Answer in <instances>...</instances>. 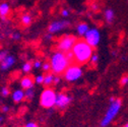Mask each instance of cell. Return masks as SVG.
I'll return each instance as SVG.
<instances>
[{
    "mask_svg": "<svg viewBox=\"0 0 128 127\" xmlns=\"http://www.w3.org/2000/svg\"><path fill=\"white\" fill-rule=\"evenodd\" d=\"M2 121H3V117H2V116H0V123H1Z\"/></svg>",
    "mask_w": 128,
    "mask_h": 127,
    "instance_id": "33",
    "label": "cell"
},
{
    "mask_svg": "<svg viewBox=\"0 0 128 127\" xmlns=\"http://www.w3.org/2000/svg\"><path fill=\"white\" fill-rule=\"evenodd\" d=\"M84 40L90 44L92 48H97L98 45L100 44L101 42V33H100V30L98 28H92L88 30V32L84 35Z\"/></svg>",
    "mask_w": 128,
    "mask_h": 127,
    "instance_id": "7",
    "label": "cell"
},
{
    "mask_svg": "<svg viewBox=\"0 0 128 127\" xmlns=\"http://www.w3.org/2000/svg\"><path fill=\"white\" fill-rule=\"evenodd\" d=\"M34 84H35V79L33 78V76H30L28 74H26L20 79V86H22V90L33 88H34Z\"/></svg>",
    "mask_w": 128,
    "mask_h": 127,
    "instance_id": "11",
    "label": "cell"
},
{
    "mask_svg": "<svg viewBox=\"0 0 128 127\" xmlns=\"http://www.w3.org/2000/svg\"><path fill=\"white\" fill-rule=\"evenodd\" d=\"M11 97H12V101L14 103H20V102H22L26 99L24 92L22 90H15L12 92V96Z\"/></svg>",
    "mask_w": 128,
    "mask_h": 127,
    "instance_id": "14",
    "label": "cell"
},
{
    "mask_svg": "<svg viewBox=\"0 0 128 127\" xmlns=\"http://www.w3.org/2000/svg\"><path fill=\"white\" fill-rule=\"evenodd\" d=\"M77 40H78L77 37L73 35H64L57 42V50L62 51L64 53L71 51Z\"/></svg>",
    "mask_w": 128,
    "mask_h": 127,
    "instance_id": "6",
    "label": "cell"
},
{
    "mask_svg": "<svg viewBox=\"0 0 128 127\" xmlns=\"http://www.w3.org/2000/svg\"><path fill=\"white\" fill-rule=\"evenodd\" d=\"M69 26H70V22L69 20H54V22H52L49 24V26H48V33L51 34V35L57 34V33H59V32L67 28Z\"/></svg>",
    "mask_w": 128,
    "mask_h": 127,
    "instance_id": "8",
    "label": "cell"
},
{
    "mask_svg": "<svg viewBox=\"0 0 128 127\" xmlns=\"http://www.w3.org/2000/svg\"><path fill=\"white\" fill-rule=\"evenodd\" d=\"M71 97L66 92H59L57 94L56 98V103H55V107H57L59 110H64L66 109L69 104L71 103Z\"/></svg>",
    "mask_w": 128,
    "mask_h": 127,
    "instance_id": "9",
    "label": "cell"
},
{
    "mask_svg": "<svg viewBox=\"0 0 128 127\" xmlns=\"http://www.w3.org/2000/svg\"><path fill=\"white\" fill-rule=\"evenodd\" d=\"M71 51L73 53V63L78 65H84L88 63L94 55V48L84 39H78Z\"/></svg>",
    "mask_w": 128,
    "mask_h": 127,
    "instance_id": "1",
    "label": "cell"
},
{
    "mask_svg": "<svg viewBox=\"0 0 128 127\" xmlns=\"http://www.w3.org/2000/svg\"><path fill=\"white\" fill-rule=\"evenodd\" d=\"M104 15H105V20L109 24H111L112 22H114V20H115V12H114V10L112 8H107L105 10Z\"/></svg>",
    "mask_w": 128,
    "mask_h": 127,
    "instance_id": "16",
    "label": "cell"
},
{
    "mask_svg": "<svg viewBox=\"0 0 128 127\" xmlns=\"http://www.w3.org/2000/svg\"><path fill=\"white\" fill-rule=\"evenodd\" d=\"M44 78H45V75L43 74H39L35 77V84H44Z\"/></svg>",
    "mask_w": 128,
    "mask_h": 127,
    "instance_id": "21",
    "label": "cell"
},
{
    "mask_svg": "<svg viewBox=\"0 0 128 127\" xmlns=\"http://www.w3.org/2000/svg\"><path fill=\"white\" fill-rule=\"evenodd\" d=\"M50 63H51V71L55 75H63V73L65 72V70L71 64V61L67 57L66 53L57 50L52 53L50 57Z\"/></svg>",
    "mask_w": 128,
    "mask_h": 127,
    "instance_id": "2",
    "label": "cell"
},
{
    "mask_svg": "<svg viewBox=\"0 0 128 127\" xmlns=\"http://www.w3.org/2000/svg\"><path fill=\"white\" fill-rule=\"evenodd\" d=\"M24 127H39V126H38V124H37L36 122H33V121H30V122L26 123Z\"/></svg>",
    "mask_w": 128,
    "mask_h": 127,
    "instance_id": "28",
    "label": "cell"
},
{
    "mask_svg": "<svg viewBox=\"0 0 128 127\" xmlns=\"http://www.w3.org/2000/svg\"><path fill=\"white\" fill-rule=\"evenodd\" d=\"M56 98H57V94L55 92V90L51 86L46 88L40 96V105L41 107L45 108V109H52L53 107H55V103H56Z\"/></svg>",
    "mask_w": 128,
    "mask_h": 127,
    "instance_id": "4",
    "label": "cell"
},
{
    "mask_svg": "<svg viewBox=\"0 0 128 127\" xmlns=\"http://www.w3.org/2000/svg\"><path fill=\"white\" fill-rule=\"evenodd\" d=\"M123 127H128V122H127V123H126V124H125Z\"/></svg>",
    "mask_w": 128,
    "mask_h": 127,
    "instance_id": "34",
    "label": "cell"
},
{
    "mask_svg": "<svg viewBox=\"0 0 128 127\" xmlns=\"http://www.w3.org/2000/svg\"><path fill=\"white\" fill-rule=\"evenodd\" d=\"M9 94H10V90H9V88H8L7 86H3V88H1V96H2V97L6 98V97L9 96Z\"/></svg>",
    "mask_w": 128,
    "mask_h": 127,
    "instance_id": "23",
    "label": "cell"
},
{
    "mask_svg": "<svg viewBox=\"0 0 128 127\" xmlns=\"http://www.w3.org/2000/svg\"><path fill=\"white\" fill-rule=\"evenodd\" d=\"M33 63L30 62V61H26L24 63V65H22V72L24 73H30L32 71V69H33Z\"/></svg>",
    "mask_w": 128,
    "mask_h": 127,
    "instance_id": "18",
    "label": "cell"
},
{
    "mask_svg": "<svg viewBox=\"0 0 128 127\" xmlns=\"http://www.w3.org/2000/svg\"><path fill=\"white\" fill-rule=\"evenodd\" d=\"M9 110H10V109H9L8 106H2V107H1V111H2V113H4V114L8 113Z\"/></svg>",
    "mask_w": 128,
    "mask_h": 127,
    "instance_id": "31",
    "label": "cell"
},
{
    "mask_svg": "<svg viewBox=\"0 0 128 127\" xmlns=\"http://www.w3.org/2000/svg\"><path fill=\"white\" fill-rule=\"evenodd\" d=\"M54 77H55V74L52 72V73H47L45 75V78H44V86L46 88L48 86H51L53 84H54Z\"/></svg>",
    "mask_w": 128,
    "mask_h": 127,
    "instance_id": "17",
    "label": "cell"
},
{
    "mask_svg": "<svg viewBox=\"0 0 128 127\" xmlns=\"http://www.w3.org/2000/svg\"><path fill=\"white\" fill-rule=\"evenodd\" d=\"M82 68L76 63H71L68 68L63 73V78L68 82H74L82 76Z\"/></svg>",
    "mask_w": 128,
    "mask_h": 127,
    "instance_id": "5",
    "label": "cell"
},
{
    "mask_svg": "<svg viewBox=\"0 0 128 127\" xmlns=\"http://www.w3.org/2000/svg\"><path fill=\"white\" fill-rule=\"evenodd\" d=\"M60 82H61V77H60V75H55V77H54V84H60Z\"/></svg>",
    "mask_w": 128,
    "mask_h": 127,
    "instance_id": "30",
    "label": "cell"
},
{
    "mask_svg": "<svg viewBox=\"0 0 128 127\" xmlns=\"http://www.w3.org/2000/svg\"><path fill=\"white\" fill-rule=\"evenodd\" d=\"M7 55H8V52L6 50H1V51H0V63H1L5 59V57Z\"/></svg>",
    "mask_w": 128,
    "mask_h": 127,
    "instance_id": "25",
    "label": "cell"
},
{
    "mask_svg": "<svg viewBox=\"0 0 128 127\" xmlns=\"http://www.w3.org/2000/svg\"><path fill=\"white\" fill-rule=\"evenodd\" d=\"M127 84H128V75L122 76L121 80H120V84H121V86H126Z\"/></svg>",
    "mask_w": 128,
    "mask_h": 127,
    "instance_id": "27",
    "label": "cell"
},
{
    "mask_svg": "<svg viewBox=\"0 0 128 127\" xmlns=\"http://www.w3.org/2000/svg\"><path fill=\"white\" fill-rule=\"evenodd\" d=\"M11 39L14 40V41L20 40V33H14V34H12V35H11Z\"/></svg>",
    "mask_w": 128,
    "mask_h": 127,
    "instance_id": "29",
    "label": "cell"
},
{
    "mask_svg": "<svg viewBox=\"0 0 128 127\" xmlns=\"http://www.w3.org/2000/svg\"><path fill=\"white\" fill-rule=\"evenodd\" d=\"M42 69L44 72L48 73V72H50L51 71V63L50 61H46L43 63V65H42Z\"/></svg>",
    "mask_w": 128,
    "mask_h": 127,
    "instance_id": "20",
    "label": "cell"
},
{
    "mask_svg": "<svg viewBox=\"0 0 128 127\" xmlns=\"http://www.w3.org/2000/svg\"><path fill=\"white\" fill-rule=\"evenodd\" d=\"M88 30H90V26L86 22H80V24H78L77 26H76L77 35L80 36V37H84V35L88 32Z\"/></svg>",
    "mask_w": 128,
    "mask_h": 127,
    "instance_id": "15",
    "label": "cell"
},
{
    "mask_svg": "<svg viewBox=\"0 0 128 127\" xmlns=\"http://www.w3.org/2000/svg\"><path fill=\"white\" fill-rule=\"evenodd\" d=\"M32 22H33V15L28 12H24L20 16V24L28 28L32 24Z\"/></svg>",
    "mask_w": 128,
    "mask_h": 127,
    "instance_id": "13",
    "label": "cell"
},
{
    "mask_svg": "<svg viewBox=\"0 0 128 127\" xmlns=\"http://www.w3.org/2000/svg\"><path fill=\"white\" fill-rule=\"evenodd\" d=\"M42 65H43V63H42L41 60H39V59H37V60H35V61L33 62V66H34L35 69L42 68Z\"/></svg>",
    "mask_w": 128,
    "mask_h": 127,
    "instance_id": "24",
    "label": "cell"
},
{
    "mask_svg": "<svg viewBox=\"0 0 128 127\" xmlns=\"http://www.w3.org/2000/svg\"><path fill=\"white\" fill-rule=\"evenodd\" d=\"M24 96H26V99L28 101H30L32 99L34 98V96H35V92H34V90H33V88L26 90V92H24Z\"/></svg>",
    "mask_w": 128,
    "mask_h": 127,
    "instance_id": "19",
    "label": "cell"
},
{
    "mask_svg": "<svg viewBox=\"0 0 128 127\" xmlns=\"http://www.w3.org/2000/svg\"><path fill=\"white\" fill-rule=\"evenodd\" d=\"M98 62H99V56L96 53H94V55L92 56V58H90L88 63H90V64H92V65H97Z\"/></svg>",
    "mask_w": 128,
    "mask_h": 127,
    "instance_id": "22",
    "label": "cell"
},
{
    "mask_svg": "<svg viewBox=\"0 0 128 127\" xmlns=\"http://www.w3.org/2000/svg\"><path fill=\"white\" fill-rule=\"evenodd\" d=\"M15 57L13 56V55H7L6 57H5V59L0 63V69L1 70H3V71H6V70H8L9 68H11L14 64H15Z\"/></svg>",
    "mask_w": 128,
    "mask_h": 127,
    "instance_id": "10",
    "label": "cell"
},
{
    "mask_svg": "<svg viewBox=\"0 0 128 127\" xmlns=\"http://www.w3.org/2000/svg\"><path fill=\"white\" fill-rule=\"evenodd\" d=\"M69 15H70V11H69L68 9L63 8V9L61 10V16H63V18H68Z\"/></svg>",
    "mask_w": 128,
    "mask_h": 127,
    "instance_id": "26",
    "label": "cell"
},
{
    "mask_svg": "<svg viewBox=\"0 0 128 127\" xmlns=\"http://www.w3.org/2000/svg\"><path fill=\"white\" fill-rule=\"evenodd\" d=\"M122 106V100L121 99H115L114 102L110 103V106L107 110V112L104 116V118L102 119L100 125L101 127H107L110 125V123L114 120V118L117 116V114L119 113V111L121 109Z\"/></svg>",
    "mask_w": 128,
    "mask_h": 127,
    "instance_id": "3",
    "label": "cell"
},
{
    "mask_svg": "<svg viewBox=\"0 0 128 127\" xmlns=\"http://www.w3.org/2000/svg\"><path fill=\"white\" fill-rule=\"evenodd\" d=\"M9 13H10V5L7 2L0 3V18H1V20H5Z\"/></svg>",
    "mask_w": 128,
    "mask_h": 127,
    "instance_id": "12",
    "label": "cell"
},
{
    "mask_svg": "<svg viewBox=\"0 0 128 127\" xmlns=\"http://www.w3.org/2000/svg\"><path fill=\"white\" fill-rule=\"evenodd\" d=\"M90 8H92V10H94V11H96V10H98V9H99V5H98L97 3H94V4L90 6Z\"/></svg>",
    "mask_w": 128,
    "mask_h": 127,
    "instance_id": "32",
    "label": "cell"
}]
</instances>
